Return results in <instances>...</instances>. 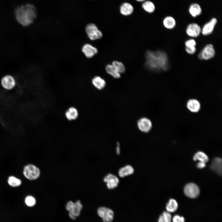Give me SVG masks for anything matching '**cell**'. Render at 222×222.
Here are the masks:
<instances>
[{
    "label": "cell",
    "mask_w": 222,
    "mask_h": 222,
    "mask_svg": "<svg viewBox=\"0 0 222 222\" xmlns=\"http://www.w3.org/2000/svg\"><path fill=\"white\" fill-rule=\"evenodd\" d=\"M145 66L148 69L154 71H166L168 67L167 56L161 51H147L146 53Z\"/></svg>",
    "instance_id": "1"
},
{
    "label": "cell",
    "mask_w": 222,
    "mask_h": 222,
    "mask_svg": "<svg viewBox=\"0 0 222 222\" xmlns=\"http://www.w3.org/2000/svg\"><path fill=\"white\" fill-rule=\"evenodd\" d=\"M18 22L24 27H27L34 22L37 16V11L32 4H27L17 8L15 11Z\"/></svg>",
    "instance_id": "2"
},
{
    "label": "cell",
    "mask_w": 222,
    "mask_h": 222,
    "mask_svg": "<svg viewBox=\"0 0 222 222\" xmlns=\"http://www.w3.org/2000/svg\"><path fill=\"white\" fill-rule=\"evenodd\" d=\"M65 208L69 212L70 217L73 220H75L80 215L83 205L79 200L75 202L70 201L67 203Z\"/></svg>",
    "instance_id": "3"
},
{
    "label": "cell",
    "mask_w": 222,
    "mask_h": 222,
    "mask_svg": "<svg viewBox=\"0 0 222 222\" xmlns=\"http://www.w3.org/2000/svg\"><path fill=\"white\" fill-rule=\"evenodd\" d=\"M23 174L27 179L30 180H34L39 177L40 171L39 169L34 165L28 164L24 168Z\"/></svg>",
    "instance_id": "4"
},
{
    "label": "cell",
    "mask_w": 222,
    "mask_h": 222,
    "mask_svg": "<svg viewBox=\"0 0 222 222\" xmlns=\"http://www.w3.org/2000/svg\"><path fill=\"white\" fill-rule=\"evenodd\" d=\"M85 31L88 37L92 40L100 39L103 36L101 31L94 23L88 24L86 27Z\"/></svg>",
    "instance_id": "5"
},
{
    "label": "cell",
    "mask_w": 222,
    "mask_h": 222,
    "mask_svg": "<svg viewBox=\"0 0 222 222\" xmlns=\"http://www.w3.org/2000/svg\"><path fill=\"white\" fill-rule=\"evenodd\" d=\"M215 53L213 45L209 43L204 47L198 54V57L200 60H207L213 58L215 56Z\"/></svg>",
    "instance_id": "6"
},
{
    "label": "cell",
    "mask_w": 222,
    "mask_h": 222,
    "mask_svg": "<svg viewBox=\"0 0 222 222\" xmlns=\"http://www.w3.org/2000/svg\"><path fill=\"white\" fill-rule=\"evenodd\" d=\"M16 81L12 76L7 75L3 76L1 80V84L4 89L10 91L13 89L16 85Z\"/></svg>",
    "instance_id": "7"
},
{
    "label": "cell",
    "mask_w": 222,
    "mask_h": 222,
    "mask_svg": "<svg viewBox=\"0 0 222 222\" xmlns=\"http://www.w3.org/2000/svg\"><path fill=\"white\" fill-rule=\"evenodd\" d=\"M184 192L185 195L191 198H195L199 195L200 190L199 187L194 183H190L185 187Z\"/></svg>",
    "instance_id": "8"
},
{
    "label": "cell",
    "mask_w": 222,
    "mask_h": 222,
    "mask_svg": "<svg viewBox=\"0 0 222 222\" xmlns=\"http://www.w3.org/2000/svg\"><path fill=\"white\" fill-rule=\"evenodd\" d=\"M97 212L104 222H111L113 220V212L109 208L104 207H99L97 209Z\"/></svg>",
    "instance_id": "9"
},
{
    "label": "cell",
    "mask_w": 222,
    "mask_h": 222,
    "mask_svg": "<svg viewBox=\"0 0 222 222\" xmlns=\"http://www.w3.org/2000/svg\"><path fill=\"white\" fill-rule=\"evenodd\" d=\"M186 31L189 36L196 38L198 37L201 33V28L197 23H191L187 26Z\"/></svg>",
    "instance_id": "10"
},
{
    "label": "cell",
    "mask_w": 222,
    "mask_h": 222,
    "mask_svg": "<svg viewBox=\"0 0 222 222\" xmlns=\"http://www.w3.org/2000/svg\"><path fill=\"white\" fill-rule=\"evenodd\" d=\"M137 126L139 129L144 133H148L151 129L152 123L151 121L146 117H142L138 121Z\"/></svg>",
    "instance_id": "11"
},
{
    "label": "cell",
    "mask_w": 222,
    "mask_h": 222,
    "mask_svg": "<svg viewBox=\"0 0 222 222\" xmlns=\"http://www.w3.org/2000/svg\"><path fill=\"white\" fill-rule=\"evenodd\" d=\"M217 19L215 18H213L206 23L201 28V33L204 36L211 34L214 30L217 23Z\"/></svg>",
    "instance_id": "12"
},
{
    "label": "cell",
    "mask_w": 222,
    "mask_h": 222,
    "mask_svg": "<svg viewBox=\"0 0 222 222\" xmlns=\"http://www.w3.org/2000/svg\"><path fill=\"white\" fill-rule=\"evenodd\" d=\"M103 180L106 183L107 187L109 189H113L116 187L119 183L117 177L111 174L107 175L104 178Z\"/></svg>",
    "instance_id": "13"
},
{
    "label": "cell",
    "mask_w": 222,
    "mask_h": 222,
    "mask_svg": "<svg viewBox=\"0 0 222 222\" xmlns=\"http://www.w3.org/2000/svg\"><path fill=\"white\" fill-rule=\"evenodd\" d=\"M82 51L85 56L88 58L92 57L98 52L97 49L89 43L84 45L82 48Z\"/></svg>",
    "instance_id": "14"
},
{
    "label": "cell",
    "mask_w": 222,
    "mask_h": 222,
    "mask_svg": "<svg viewBox=\"0 0 222 222\" xmlns=\"http://www.w3.org/2000/svg\"><path fill=\"white\" fill-rule=\"evenodd\" d=\"M210 168L219 175H222V159L219 158H215L212 160Z\"/></svg>",
    "instance_id": "15"
},
{
    "label": "cell",
    "mask_w": 222,
    "mask_h": 222,
    "mask_svg": "<svg viewBox=\"0 0 222 222\" xmlns=\"http://www.w3.org/2000/svg\"><path fill=\"white\" fill-rule=\"evenodd\" d=\"M187 109L191 112L197 113L200 109V104L197 100L195 99H191L187 102Z\"/></svg>",
    "instance_id": "16"
},
{
    "label": "cell",
    "mask_w": 222,
    "mask_h": 222,
    "mask_svg": "<svg viewBox=\"0 0 222 222\" xmlns=\"http://www.w3.org/2000/svg\"><path fill=\"white\" fill-rule=\"evenodd\" d=\"M189 11L192 17H196L201 14L202 13V10L199 4L193 3L190 6Z\"/></svg>",
    "instance_id": "17"
},
{
    "label": "cell",
    "mask_w": 222,
    "mask_h": 222,
    "mask_svg": "<svg viewBox=\"0 0 222 222\" xmlns=\"http://www.w3.org/2000/svg\"><path fill=\"white\" fill-rule=\"evenodd\" d=\"M79 115L77 109L73 107L69 108L66 111L65 116L69 121H73L76 119Z\"/></svg>",
    "instance_id": "18"
},
{
    "label": "cell",
    "mask_w": 222,
    "mask_h": 222,
    "mask_svg": "<svg viewBox=\"0 0 222 222\" xmlns=\"http://www.w3.org/2000/svg\"><path fill=\"white\" fill-rule=\"evenodd\" d=\"M92 84L96 88L101 90L105 86L106 83L105 80L101 77L95 76L92 80Z\"/></svg>",
    "instance_id": "19"
},
{
    "label": "cell",
    "mask_w": 222,
    "mask_h": 222,
    "mask_svg": "<svg viewBox=\"0 0 222 222\" xmlns=\"http://www.w3.org/2000/svg\"><path fill=\"white\" fill-rule=\"evenodd\" d=\"M120 10L122 14L127 16L132 14L134 11V8L128 2H125L121 5Z\"/></svg>",
    "instance_id": "20"
},
{
    "label": "cell",
    "mask_w": 222,
    "mask_h": 222,
    "mask_svg": "<svg viewBox=\"0 0 222 222\" xmlns=\"http://www.w3.org/2000/svg\"><path fill=\"white\" fill-rule=\"evenodd\" d=\"M163 24L164 26L166 28L170 30L175 28L176 25V22L173 17L167 16L163 19Z\"/></svg>",
    "instance_id": "21"
},
{
    "label": "cell",
    "mask_w": 222,
    "mask_h": 222,
    "mask_svg": "<svg viewBox=\"0 0 222 222\" xmlns=\"http://www.w3.org/2000/svg\"><path fill=\"white\" fill-rule=\"evenodd\" d=\"M133 168L130 165H127L121 168L118 171V175L121 177L131 175L134 172Z\"/></svg>",
    "instance_id": "22"
},
{
    "label": "cell",
    "mask_w": 222,
    "mask_h": 222,
    "mask_svg": "<svg viewBox=\"0 0 222 222\" xmlns=\"http://www.w3.org/2000/svg\"><path fill=\"white\" fill-rule=\"evenodd\" d=\"M105 69L106 72L113 78H119L121 77V74L112 64L107 65Z\"/></svg>",
    "instance_id": "23"
},
{
    "label": "cell",
    "mask_w": 222,
    "mask_h": 222,
    "mask_svg": "<svg viewBox=\"0 0 222 222\" xmlns=\"http://www.w3.org/2000/svg\"><path fill=\"white\" fill-rule=\"evenodd\" d=\"M178 208V203L176 201L173 199H170L166 206L167 211L170 213L175 212Z\"/></svg>",
    "instance_id": "24"
},
{
    "label": "cell",
    "mask_w": 222,
    "mask_h": 222,
    "mask_svg": "<svg viewBox=\"0 0 222 222\" xmlns=\"http://www.w3.org/2000/svg\"><path fill=\"white\" fill-rule=\"evenodd\" d=\"M193 159L195 161H203L207 162L208 161L209 158L208 156L202 151H198L194 155Z\"/></svg>",
    "instance_id": "25"
},
{
    "label": "cell",
    "mask_w": 222,
    "mask_h": 222,
    "mask_svg": "<svg viewBox=\"0 0 222 222\" xmlns=\"http://www.w3.org/2000/svg\"><path fill=\"white\" fill-rule=\"evenodd\" d=\"M142 7L146 12L152 13L155 10V6L154 3L150 1H145L142 4Z\"/></svg>",
    "instance_id": "26"
},
{
    "label": "cell",
    "mask_w": 222,
    "mask_h": 222,
    "mask_svg": "<svg viewBox=\"0 0 222 222\" xmlns=\"http://www.w3.org/2000/svg\"><path fill=\"white\" fill-rule=\"evenodd\" d=\"M172 216L170 213L168 212H163L159 217L158 222H171Z\"/></svg>",
    "instance_id": "27"
},
{
    "label": "cell",
    "mask_w": 222,
    "mask_h": 222,
    "mask_svg": "<svg viewBox=\"0 0 222 222\" xmlns=\"http://www.w3.org/2000/svg\"><path fill=\"white\" fill-rule=\"evenodd\" d=\"M112 64L120 74L125 72V66L121 62L116 60L112 62Z\"/></svg>",
    "instance_id": "28"
},
{
    "label": "cell",
    "mask_w": 222,
    "mask_h": 222,
    "mask_svg": "<svg viewBox=\"0 0 222 222\" xmlns=\"http://www.w3.org/2000/svg\"><path fill=\"white\" fill-rule=\"evenodd\" d=\"M8 183L11 186L13 187L19 186L21 181L20 179L13 176H10L8 179Z\"/></svg>",
    "instance_id": "29"
},
{
    "label": "cell",
    "mask_w": 222,
    "mask_h": 222,
    "mask_svg": "<svg viewBox=\"0 0 222 222\" xmlns=\"http://www.w3.org/2000/svg\"><path fill=\"white\" fill-rule=\"evenodd\" d=\"M25 203L27 206L31 207L35 204L36 203V199L33 196L28 195L25 198Z\"/></svg>",
    "instance_id": "30"
},
{
    "label": "cell",
    "mask_w": 222,
    "mask_h": 222,
    "mask_svg": "<svg viewBox=\"0 0 222 222\" xmlns=\"http://www.w3.org/2000/svg\"><path fill=\"white\" fill-rule=\"evenodd\" d=\"M185 47H194L196 45V42L193 39H190L186 41L185 42Z\"/></svg>",
    "instance_id": "31"
},
{
    "label": "cell",
    "mask_w": 222,
    "mask_h": 222,
    "mask_svg": "<svg viewBox=\"0 0 222 222\" xmlns=\"http://www.w3.org/2000/svg\"><path fill=\"white\" fill-rule=\"evenodd\" d=\"M172 221L173 222H184L185 219L183 217L176 215L173 216Z\"/></svg>",
    "instance_id": "32"
},
{
    "label": "cell",
    "mask_w": 222,
    "mask_h": 222,
    "mask_svg": "<svg viewBox=\"0 0 222 222\" xmlns=\"http://www.w3.org/2000/svg\"><path fill=\"white\" fill-rule=\"evenodd\" d=\"M186 51L188 54L193 55L195 53L196 51L195 47H185Z\"/></svg>",
    "instance_id": "33"
},
{
    "label": "cell",
    "mask_w": 222,
    "mask_h": 222,
    "mask_svg": "<svg viewBox=\"0 0 222 222\" xmlns=\"http://www.w3.org/2000/svg\"><path fill=\"white\" fill-rule=\"evenodd\" d=\"M205 162L203 161H199L197 164V167L199 169H202L204 168L206 166Z\"/></svg>",
    "instance_id": "34"
},
{
    "label": "cell",
    "mask_w": 222,
    "mask_h": 222,
    "mask_svg": "<svg viewBox=\"0 0 222 222\" xmlns=\"http://www.w3.org/2000/svg\"><path fill=\"white\" fill-rule=\"evenodd\" d=\"M117 146L116 147V153L118 154H120V144L118 142L117 143Z\"/></svg>",
    "instance_id": "35"
},
{
    "label": "cell",
    "mask_w": 222,
    "mask_h": 222,
    "mask_svg": "<svg viewBox=\"0 0 222 222\" xmlns=\"http://www.w3.org/2000/svg\"><path fill=\"white\" fill-rule=\"evenodd\" d=\"M136 1L139 2H142L144 1L145 0H136Z\"/></svg>",
    "instance_id": "36"
}]
</instances>
